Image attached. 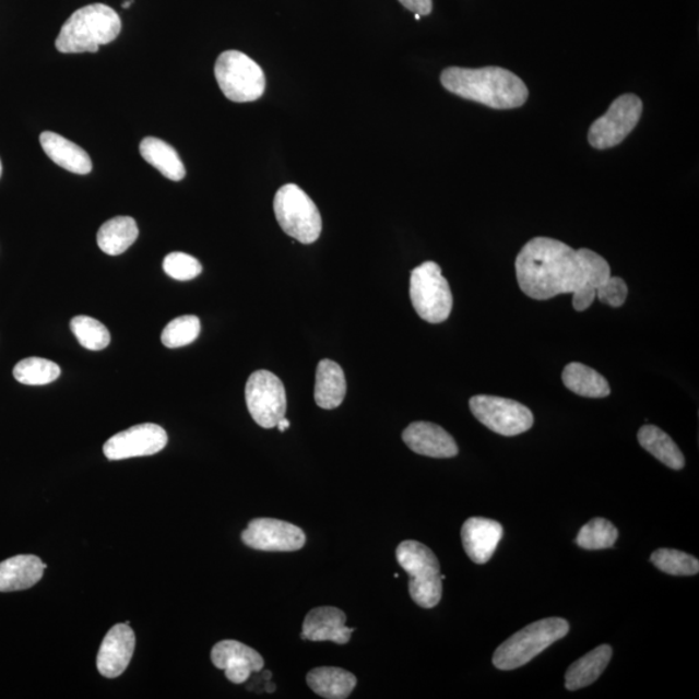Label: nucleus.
<instances>
[{"label":"nucleus","instance_id":"1","mask_svg":"<svg viewBox=\"0 0 699 699\" xmlns=\"http://www.w3.org/2000/svg\"><path fill=\"white\" fill-rule=\"evenodd\" d=\"M516 274L524 295L537 300L576 293L585 284L579 250L549 237H535L524 245L517 256Z\"/></svg>","mask_w":699,"mask_h":699},{"label":"nucleus","instance_id":"2","mask_svg":"<svg viewBox=\"0 0 699 699\" xmlns=\"http://www.w3.org/2000/svg\"><path fill=\"white\" fill-rule=\"evenodd\" d=\"M440 82L450 93L494 109L522 107L529 97V88L520 76L499 67L447 68Z\"/></svg>","mask_w":699,"mask_h":699},{"label":"nucleus","instance_id":"3","mask_svg":"<svg viewBox=\"0 0 699 699\" xmlns=\"http://www.w3.org/2000/svg\"><path fill=\"white\" fill-rule=\"evenodd\" d=\"M122 29L118 13L107 4L82 7L70 16L56 38L61 54L97 52L100 46L114 42Z\"/></svg>","mask_w":699,"mask_h":699},{"label":"nucleus","instance_id":"4","mask_svg":"<svg viewBox=\"0 0 699 699\" xmlns=\"http://www.w3.org/2000/svg\"><path fill=\"white\" fill-rule=\"evenodd\" d=\"M570 631L569 621L562 618H547L534 621L516 632L496 649L494 666L502 671L524 666Z\"/></svg>","mask_w":699,"mask_h":699},{"label":"nucleus","instance_id":"5","mask_svg":"<svg viewBox=\"0 0 699 699\" xmlns=\"http://www.w3.org/2000/svg\"><path fill=\"white\" fill-rule=\"evenodd\" d=\"M398 564L410 576V594L418 606L433 609L443 593L440 565L433 550L423 543L405 541L396 548Z\"/></svg>","mask_w":699,"mask_h":699},{"label":"nucleus","instance_id":"6","mask_svg":"<svg viewBox=\"0 0 699 699\" xmlns=\"http://www.w3.org/2000/svg\"><path fill=\"white\" fill-rule=\"evenodd\" d=\"M410 296L418 317L428 323L439 324L449 319L452 292L436 262H425L411 272Z\"/></svg>","mask_w":699,"mask_h":699},{"label":"nucleus","instance_id":"7","mask_svg":"<svg viewBox=\"0 0 699 699\" xmlns=\"http://www.w3.org/2000/svg\"><path fill=\"white\" fill-rule=\"evenodd\" d=\"M275 216L280 227L293 239L303 244L317 241L323 228L319 209L304 190L286 185L276 192Z\"/></svg>","mask_w":699,"mask_h":699},{"label":"nucleus","instance_id":"8","mask_svg":"<svg viewBox=\"0 0 699 699\" xmlns=\"http://www.w3.org/2000/svg\"><path fill=\"white\" fill-rule=\"evenodd\" d=\"M214 73L223 95L230 102H256L264 93L262 68L242 52H223L215 62Z\"/></svg>","mask_w":699,"mask_h":699},{"label":"nucleus","instance_id":"9","mask_svg":"<svg viewBox=\"0 0 699 699\" xmlns=\"http://www.w3.org/2000/svg\"><path fill=\"white\" fill-rule=\"evenodd\" d=\"M472 414L486 428L500 436L514 437L534 425V415L526 405L507 398L477 395L470 401Z\"/></svg>","mask_w":699,"mask_h":699},{"label":"nucleus","instance_id":"10","mask_svg":"<svg viewBox=\"0 0 699 699\" xmlns=\"http://www.w3.org/2000/svg\"><path fill=\"white\" fill-rule=\"evenodd\" d=\"M245 400L254 422L264 429L275 428L286 414L284 383L270 370H256L245 388Z\"/></svg>","mask_w":699,"mask_h":699},{"label":"nucleus","instance_id":"11","mask_svg":"<svg viewBox=\"0 0 699 699\" xmlns=\"http://www.w3.org/2000/svg\"><path fill=\"white\" fill-rule=\"evenodd\" d=\"M642 115L639 96L626 94L615 99L609 110L594 121L589 132V142L596 150L618 145L631 134Z\"/></svg>","mask_w":699,"mask_h":699},{"label":"nucleus","instance_id":"12","mask_svg":"<svg viewBox=\"0 0 699 699\" xmlns=\"http://www.w3.org/2000/svg\"><path fill=\"white\" fill-rule=\"evenodd\" d=\"M241 540L248 547L264 552H295L304 547L303 529L275 519H256L242 531Z\"/></svg>","mask_w":699,"mask_h":699},{"label":"nucleus","instance_id":"13","mask_svg":"<svg viewBox=\"0 0 699 699\" xmlns=\"http://www.w3.org/2000/svg\"><path fill=\"white\" fill-rule=\"evenodd\" d=\"M167 445L164 428L156 424H142L118 433L104 445V454L109 460L151 457L163 451Z\"/></svg>","mask_w":699,"mask_h":699},{"label":"nucleus","instance_id":"14","mask_svg":"<svg viewBox=\"0 0 699 699\" xmlns=\"http://www.w3.org/2000/svg\"><path fill=\"white\" fill-rule=\"evenodd\" d=\"M212 661L223 670L230 683L242 684L251 674L260 673L264 666L262 655L236 640H223L212 650Z\"/></svg>","mask_w":699,"mask_h":699},{"label":"nucleus","instance_id":"15","mask_svg":"<svg viewBox=\"0 0 699 699\" xmlns=\"http://www.w3.org/2000/svg\"><path fill=\"white\" fill-rule=\"evenodd\" d=\"M134 649L135 633L128 624L111 627L97 653V670L108 679L121 676L129 666Z\"/></svg>","mask_w":699,"mask_h":699},{"label":"nucleus","instance_id":"16","mask_svg":"<svg viewBox=\"0 0 699 699\" xmlns=\"http://www.w3.org/2000/svg\"><path fill=\"white\" fill-rule=\"evenodd\" d=\"M402 438L410 450L423 457L450 459L459 453V447L450 433L437 424L412 423L403 431Z\"/></svg>","mask_w":699,"mask_h":699},{"label":"nucleus","instance_id":"17","mask_svg":"<svg viewBox=\"0 0 699 699\" xmlns=\"http://www.w3.org/2000/svg\"><path fill=\"white\" fill-rule=\"evenodd\" d=\"M502 535V524L484 517H472L461 529V541L466 555L478 565L487 564L491 559Z\"/></svg>","mask_w":699,"mask_h":699},{"label":"nucleus","instance_id":"18","mask_svg":"<svg viewBox=\"0 0 699 699\" xmlns=\"http://www.w3.org/2000/svg\"><path fill=\"white\" fill-rule=\"evenodd\" d=\"M355 628L346 627V614L337 607L321 606L306 615L300 639L347 644Z\"/></svg>","mask_w":699,"mask_h":699},{"label":"nucleus","instance_id":"19","mask_svg":"<svg viewBox=\"0 0 699 699\" xmlns=\"http://www.w3.org/2000/svg\"><path fill=\"white\" fill-rule=\"evenodd\" d=\"M47 565L37 556L21 555L0 562V592L32 589L37 584Z\"/></svg>","mask_w":699,"mask_h":699},{"label":"nucleus","instance_id":"20","mask_svg":"<svg viewBox=\"0 0 699 699\" xmlns=\"http://www.w3.org/2000/svg\"><path fill=\"white\" fill-rule=\"evenodd\" d=\"M39 142L46 155L62 169L80 175H86L93 170V163L86 151L67 138L46 131L42 132Z\"/></svg>","mask_w":699,"mask_h":699},{"label":"nucleus","instance_id":"21","mask_svg":"<svg viewBox=\"0 0 699 699\" xmlns=\"http://www.w3.org/2000/svg\"><path fill=\"white\" fill-rule=\"evenodd\" d=\"M346 390L344 369L333 360H321L317 369V382H315V402L319 407L323 410L340 407L345 400Z\"/></svg>","mask_w":699,"mask_h":699},{"label":"nucleus","instance_id":"22","mask_svg":"<svg viewBox=\"0 0 699 699\" xmlns=\"http://www.w3.org/2000/svg\"><path fill=\"white\" fill-rule=\"evenodd\" d=\"M579 254L582 257L585 284L578 292L572 293L574 295L572 297V307L578 312H582L590 309L594 298H596V291L607 282L612 274L611 265L605 258L590 249H579Z\"/></svg>","mask_w":699,"mask_h":699},{"label":"nucleus","instance_id":"23","mask_svg":"<svg viewBox=\"0 0 699 699\" xmlns=\"http://www.w3.org/2000/svg\"><path fill=\"white\" fill-rule=\"evenodd\" d=\"M613 656L611 645H601L582 659L572 663L566 671L565 687L568 690H578L590 687L604 673Z\"/></svg>","mask_w":699,"mask_h":699},{"label":"nucleus","instance_id":"24","mask_svg":"<svg viewBox=\"0 0 699 699\" xmlns=\"http://www.w3.org/2000/svg\"><path fill=\"white\" fill-rule=\"evenodd\" d=\"M306 679L315 694L327 699L348 698L356 687V677L337 667L315 668L307 674Z\"/></svg>","mask_w":699,"mask_h":699},{"label":"nucleus","instance_id":"25","mask_svg":"<svg viewBox=\"0 0 699 699\" xmlns=\"http://www.w3.org/2000/svg\"><path fill=\"white\" fill-rule=\"evenodd\" d=\"M140 155L167 179L180 181L186 177V167L177 151L157 138H145L139 146Z\"/></svg>","mask_w":699,"mask_h":699},{"label":"nucleus","instance_id":"26","mask_svg":"<svg viewBox=\"0 0 699 699\" xmlns=\"http://www.w3.org/2000/svg\"><path fill=\"white\" fill-rule=\"evenodd\" d=\"M139 236V228L131 216H116L105 222L97 233V245L105 254L120 256L134 244Z\"/></svg>","mask_w":699,"mask_h":699},{"label":"nucleus","instance_id":"27","mask_svg":"<svg viewBox=\"0 0 699 699\" xmlns=\"http://www.w3.org/2000/svg\"><path fill=\"white\" fill-rule=\"evenodd\" d=\"M639 443L642 449L652 453L662 464L674 471H682L685 466V458L674 439L667 433L654 425H644L639 430Z\"/></svg>","mask_w":699,"mask_h":699},{"label":"nucleus","instance_id":"28","mask_svg":"<svg viewBox=\"0 0 699 699\" xmlns=\"http://www.w3.org/2000/svg\"><path fill=\"white\" fill-rule=\"evenodd\" d=\"M562 381L572 393L584 398H606L612 393L605 377L582 363L574 362L566 366Z\"/></svg>","mask_w":699,"mask_h":699},{"label":"nucleus","instance_id":"29","mask_svg":"<svg viewBox=\"0 0 699 699\" xmlns=\"http://www.w3.org/2000/svg\"><path fill=\"white\" fill-rule=\"evenodd\" d=\"M61 369L56 363L44 358H26L13 368L16 381L31 387L51 383L59 379Z\"/></svg>","mask_w":699,"mask_h":699},{"label":"nucleus","instance_id":"30","mask_svg":"<svg viewBox=\"0 0 699 699\" xmlns=\"http://www.w3.org/2000/svg\"><path fill=\"white\" fill-rule=\"evenodd\" d=\"M618 535V529L611 521L597 517L580 529L577 544L587 550L607 549L617 542Z\"/></svg>","mask_w":699,"mask_h":699},{"label":"nucleus","instance_id":"31","mask_svg":"<svg viewBox=\"0 0 699 699\" xmlns=\"http://www.w3.org/2000/svg\"><path fill=\"white\" fill-rule=\"evenodd\" d=\"M650 561L666 574L675 577H694L699 572V562L695 556L677 549H656Z\"/></svg>","mask_w":699,"mask_h":699},{"label":"nucleus","instance_id":"32","mask_svg":"<svg viewBox=\"0 0 699 699\" xmlns=\"http://www.w3.org/2000/svg\"><path fill=\"white\" fill-rule=\"evenodd\" d=\"M70 330L80 344L91 352H99L110 344L107 327L94 318L83 317V315L75 317L70 321Z\"/></svg>","mask_w":699,"mask_h":699},{"label":"nucleus","instance_id":"33","mask_svg":"<svg viewBox=\"0 0 699 699\" xmlns=\"http://www.w3.org/2000/svg\"><path fill=\"white\" fill-rule=\"evenodd\" d=\"M201 323L198 317L185 315L165 327L161 341L166 347L178 348L192 344L199 337Z\"/></svg>","mask_w":699,"mask_h":699},{"label":"nucleus","instance_id":"34","mask_svg":"<svg viewBox=\"0 0 699 699\" xmlns=\"http://www.w3.org/2000/svg\"><path fill=\"white\" fill-rule=\"evenodd\" d=\"M164 271L166 275L179 282H188L201 274L202 265L194 257L175 251L166 256Z\"/></svg>","mask_w":699,"mask_h":699},{"label":"nucleus","instance_id":"35","mask_svg":"<svg viewBox=\"0 0 699 699\" xmlns=\"http://www.w3.org/2000/svg\"><path fill=\"white\" fill-rule=\"evenodd\" d=\"M628 296V286L624 279L613 277L607 279V282L600 286L596 291V297L604 305L612 306L614 309H618L625 305Z\"/></svg>","mask_w":699,"mask_h":699},{"label":"nucleus","instance_id":"36","mask_svg":"<svg viewBox=\"0 0 699 699\" xmlns=\"http://www.w3.org/2000/svg\"><path fill=\"white\" fill-rule=\"evenodd\" d=\"M400 3L419 16H428L433 10V0H400Z\"/></svg>","mask_w":699,"mask_h":699},{"label":"nucleus","instance_id":"37","mask_svg":"<svg viewBox=\"0 0 699 699\" xmlns=\"http://www.w3.org/2000/svg\"><path fill=\"white\" fill-rule=\"evenodd\" d=\"M276 426L280 431L282 433L285 431L286 429L291 428L289 419H286L285 417H283L282 419H280Z\"/></svg>","mask_w":699,"mask_h":699},{"label":"nucleus","instance_id":"38","mask_svg":"<svg viewBox=\"0 0 699 699\" xmlns=\"http://www.w3.org/2000/svg\"><path fill=\"white\" fill-rule=\"evenodd\" d=\"M134 3V0H125L122 7L123 9H129V7H131V4Z\"/></svg>","mask_w":699,"mask_h":699},{"label":"nucleus","instance_id":"39","mask_svg":"<svg viewBox=\"0 0 699 699\" xmlns=\"http://www.w3.org/2000/svg\"><path fill=\"white\" fill-rule=\"evenodd\" d=\"M2 171H3V166H2V161H0V178H2Z\"/></svg>","mask_w":699,"mask_h":699},{"label":"nucleus","instance_id":"40","mask_svg":"<svg viewBox=\"0 0 699 699\" xmlns=\"http://www.w3.org/2000/svg\"><path fill=\"white\" fill-rule=\"evenodd\" d=\"M415 19L418 21L419 19H422V16L417 15V13H415Z\"/></svg>","mask_w":699,"mask_h":699}]
</instances>
